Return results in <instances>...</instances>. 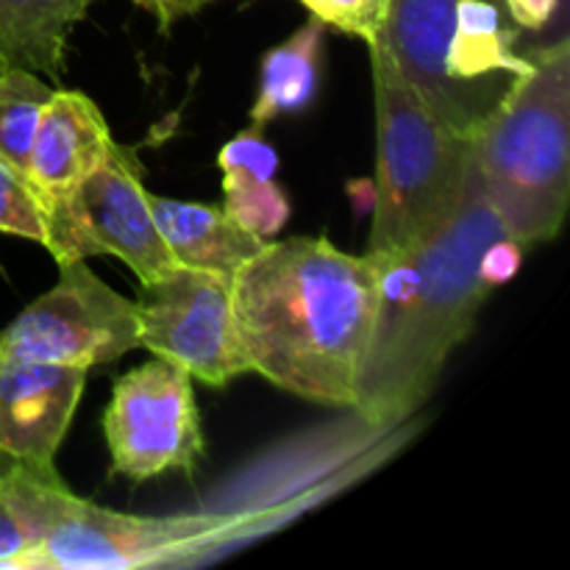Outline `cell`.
Masks as SVG:
<instances>
[{
  "label": "cell",
  "mask_w": 570,
  "mask_h": 570,
  "mask_svg": "<svg viewBox=\"0 0 570 570\" xmlns=\"http://www.w3.org/2000/svg\"><path fill=\"white\" fill-rule=\"evenodd\" d=\"M232 309L250 373L354 410L379 309L376 262L326 237L271 239L232 276Z\"/></svg>",
  "instance_id": "obj_1"
},
{
  "label": "cell",
  "mask_w": 570,
  "mask_h": 570,
  "mask_svg": "<svg viewBox=\"0 0 570 570\" xmlns=\"http://www.w3.org/2000/svg\"><path fill=\"white\" fill-rule=\"evenodd\" d=\"M504 234L471 170L460 212L438 237L376 262L379 309L354 401L367 426H393L429 399L490 293L479 276L484 245Z\"/></svg>",
  "instance_id": "obj_2"
},
{
  "label": "cell",
  "mask_w": 570,
  "mask_h": 570,
  "mask_svg": "<svg viewBox=\"0 0 570 570\" xmlns=\"http://www.w3.org/2000/svg\"><path fill=\"white\" fill-rule=\"evenodd\" d=\"M529 56V70L473 134L484 198L523 248L560 234L570 200V42Z\"/></svg>",
  "instance_id": "obj_3"
},
{
  "label": "cell",
  "mask_w": 570,
  "mask_h": 570,
  "mask_svg": "<svg viewBox=\"0 0 570 570\" xmlns=\"http://www.w3.org/2000/svg\"><path fill=\"white\" fill-rule=\"evenodd\" d=\"M376 95V178L367 259L410 254L460 212L473 170V137L451 128L401 76L382 39L367 42Z\"/></svg>",
  "instance_id": "obj_4"
},
{
  "label": "cell",
  "mask_w": 570,
  "mask_h": 570,
  "mask_svg": "<svg viewBox=\"0 0 570 570\" xmlns=\"http://www.w3.org/2000/svg\"><path fill=\"white\" fill-rule=\"evenodd\" d=\"M518 33L504 0H390L379 39L429 109L473 137L532 65Z\"/></svg>",
  "instance_id": "obj_5"
},
{
  "label": "cell",
  "mask_w": 570,
  "mask_h": 570,
  "mask_svg": "<svg viewBox=\"0 0 570 570\" xmlns=\"http://www.w3.org/2000/svg\"><path fill=\"white\" fill-rule=\"evenodd\" d=\"M142 161L115 142L109 156L48 209V245L56 262L115 256L142 284L178 265L161 239L142 184Z\"/></svg>",
  "instance_id": "obj_6"
},
{
  "label": "cell",
  "mask_w": 570,
  "mask_h": 570,
  "mask_svg": "<svg viewBox=\"0 0 570 570\" xmlns=\"http://www.w3.org/2000/svg\"><path fill=\"white\" fill-rule=\"evenodd\" d=\"M239 515H128L72 493L45 543L22 570H137L189 562L228 543L243 529Z\"/></svg>",
  "instance_id": "obj_7"
},
{
  "label": "cell",
  "mask_w": 570,
  "mask_h": 570,
  "mask_svg": "<svg viewBox=\"0 0 570 570\" xmlns=\"http://www.w3.org/2000/svg\"><path fill=\"white\" fill-rule=\"evenodd\" d=\"M59 282L0 332V354L95 367L139 348L134 301L100 282L87 259L56 262Z\"/></svg>",
  "instance_id": "obj_8"
},
{
  "label": "cell",
  "mask_w": 570,
  "mask_h": 570,
  "mask_svg": "<svg viewBox=\"0 0 570 570\" xmlns=\"http://www.w3.org/2000/svg\"><path fill=\"white\" fill-rule=\"evenodd\" d=\"M139 348L184 367L198 382L226 387L250 373L232 309V276L176 265L142 284L134 301Z\"/></svg>",
  "instance_id": "obj_9"
},
{
  "label": "cell",
  "mask_w": 570,
  "mask_h": 570,
  "mask_svg": "<svg viewBox=\"0 0 570 570\" xmlns=\"http://www.w3.org/2000/svg\"><path fill=\"white\" fill-rule=\"evenodd\" d=\"M111 468L131 482L165 471H193L204 456L193 376L154 356L117 379L104 412Z\"/></svg>",
  "instance_id": "obj_10"
},
{
  "label": "cell",
  "mask_w": 570,
  "mask_h": 570,
  "mask_svg": "<svg viewBox=\"0 0 570 570\" xmlns=\"http://www.w3.org/2000/svg\"><path fill=\"white\" fill-rule=\"evenodd\" d=\"M87 373L78 365L0 354V454L53 468Z\"/></svg>",
  "instance_id": "obj_11"
},
{
  "label": "cell",
  "mask_w": 570,
  "mask_h": 570,
  "mask_svg": "<svg viewBox=\"0 0 570 570\" xmlns=\"http://www.w3.org/2000/svg\"><path fill=\"white\" fill-rule=\"evenodd\" d=\"M111 145L115 137L98 104L83 92L56 89L33 134L28 181L50 209L109 156Z\"/></svg>",
  "instance_id": "obj_12"
},
{
  "label": "cell",
  "mask_w": 570,
  "mask_h": 570,
  "mask_svg": "<svg viewBox=\"0 0 570 570\" xmlns=\"http://www.w3.org/2000/svg\"><path fill=\"white\" fill-rule=\"evenodd\" d=\"M148 200L161 239L184 267L234 276L265 245L220 206L159 198L154 193H148Z\"/></svg>",
  "instance_id": "obj_13"
},
{
  "label": "cell",
  "mask_w": 570,
  "mask_h": 570,
  "mask_svg": "<svg viewBox=\"0 0 570 570\" xmlns=\"http://www.w3.org/2000/svg\"><path fill=\"white\" fill-rule=\"evenodd\" d=\"M72 493L59 471L11 460L0 473V570H22V562L45 543Z\"/></svg>",
  "instance_id": "obj_14"
},
{
  "label": "cell",
  "mask_w": 570,
  "mask_h": 570,
  "mask_svg": "<svg viewBox=\"0 0 570 570\" xmlns=\"http://www.w3.org/2000/svg\"><path fill=\"white\" fill-rule=\"evenodd\" d=\"M95 0H0V56L11 67L59 78L65 42Z\"/></svg>",
  "instance_id": "obj_15"
},
{
  "label": "cell",
  "mask_w": 570,
  "mask_h": 570,
  "mask_svg": "<svg viewBox=\"0 0 570 570\" xmlns=\"http://www.w3.org/2000/svg\"><path fill=\"white\" fill-rule=\"evenodd\" d=\"M326 22L309 17L282 45L271 48L259 67V89L250 106V126L265 128L282 115L306 109L321 83V53Z\"/></svg>",
  "instance_id": "obj_16"
},
{
  "label": "cell",
  "mask_w": 570,
  "mask_h": 570,
  "mask_svg": "<svg viewBox=\"0 0 570 570\" xmlns=\"http://www.w3.org/2000/svg\"><path fill=\"white\" fill-rule=\"evenodd\" d=\"M56 89L39 72L9 67L0 76V159L28 178L33 134Z\"/></svg>",
  "instance_id": "obj_17"
},
{
  "label": "cell",
  "mask_w": 570,
  "mask_h": 570,
  "mask_svg": "<svg viewBox=\"0 0 570 570\" xmlns=\"http://www.w3.org/2000/svg\"><path fill=\"white\" fill-rule=\"evenodd\" d=\"M223 193H226L228 217L239 223L254 237L276 239L289 220V200L276 178H248V176H223Z\"/></svg>",
  "instance_id": "obj_18"
},
{
  "label": "cell",
  "mask_w": 570,
  "mask_h": 570,
  "mask_svg": "<svg viewBox=\"0 0 570 570\" xmlns=\"http://www.w3.org/2000/svg\"><path fill=\"white\" fill-rule=\"evenodd\" d=\"M0 232L48 245V206L26 176L0 159Z\"/></svg>",
  "instance_id": "obj_19"
},
{
  "label": "cell",
  "mask_w": 570,
  "mask_h": 570,
  "mask_svg": "<svg viewBox=\"0 0 570 570\" xmlns=\"http://www.w3.org/2000/svg\"><path fill=\"white\" fill-rule=\"evenodd\" d=\"M312 17L340 28L362 42H373L382 33L390 0H301Z\"/></svg>",
  "instance_id": "obj_20"
},
{
  "label": "cell",
  "mask_w": 570,
  "mask_h": 570,
  "mask_svg": "<svg viewBox=\"0 0 570 570\" xmlns=\"http://www.w3.org/2000/svg\"><path fill=\"white\" fill-rule=\"evenodd\" d=\"M223 176H248V178H276L278 154L265 137L262 128L250 126L220 148Z\"/></svg>",
  "instance_id": "obj_21"
},
{
  "label": "cell",
  "mask_w": 570,
  "mask_h": 570,
  "mask_svg": "<svg viewBox=\"0 0 570 570\" xmlns=\"http://www.w3.org/2000/svg\"><path fill=\"white\" fill-rule=\"evenodd\" d=\"M523 259V245L515 243L512 237H495L493 243L484 245L482 259H479V276L488 284L490 289L499 287V284L512 282V276L518 273Z\"/></svg>",
  "instance_id": "obj_22"
},
{
  "label": "cell",
  "mask_w": 570,
  "mask_h": 570,
  "mask_svg": "<svg viewBox=\"0 0 570 570\" xmlns=\"http://www.w3.org/2000/svg\"><path fill=\"white\" fill-rule=\"evenodd\" d=\"M134 3L154 14V20L159 22V31L167 33L181 17L198 14L206 3H215V0H134Z\"/></svg>",
  "instance_id": "obj_23"
},
{
  "label": "cell",
  "mask_w": 570,
  "mask_h": 570,
  "mask_svg": "<svg viewBox=\"0 0 570 570\" xmlns=\"http://www.w3.org/2000/svg\"><path fill=\"white\" fill-rule=\"evenodd\" d=\"M507 11L521 31H540L557 14L560 0H504Z\"/></svg>",
  "instance_id": "obj_24"
},
{
  "label": "cell",
  "mask_w": 570,
  "mask_h": 570,
  "mask_svg": "<svg viewBox=\"0 0 570 570\" xmlns=\"http://www.w3.org/2000/svg\"><path fill=\"white\" fill-rule=\"evenodd\" d=\"M9 67H11V65H9V61H6V59H3V56H0V76H3V72H6V70H9Z\"/></svg>",
  "instance_id": "obj_25"
},
{
  "label": "cell",
  "mask_w": 570,
  "mask_h": 570,
  "mask_svg": "<svg viewBox=\"0 0 570 570\" xmlns=\"http://www.w3.org/2000/svg\"><path fill=\"white\" fill-rule=\"evenodd\" d=\"M9 456H3V454H0V473H3L6 471V465H9Z\"/></svg>",
  "instance_id": "obj_26"
}]
</instances>
